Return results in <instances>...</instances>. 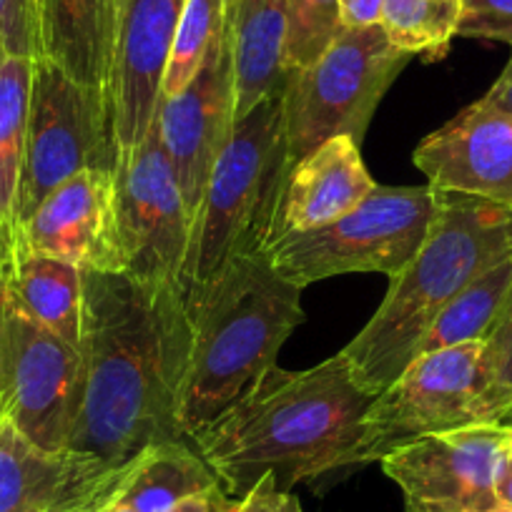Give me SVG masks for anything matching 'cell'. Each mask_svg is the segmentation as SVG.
Here are the masks:
<instances>
[{
	"label": "cell",
	"instance_id": "6da1fadb",
	"mask_svg": "<svg viewBox=\"0 0 512 512\" xmlns=\"http://www.w3.org/2000/svg\"><path fill=\"white\" fill-rule=\"evenodd\" d=\"M81 402L68 450L128 467L179 442L191 317L176 282L83 272Z\"/></svg>",
	"mask_w": 512,
	"mask_h": 512
},
{
	"label": "cell",
	"instance_id": "7a4b0ae2",
	"mask_svg": "<svg viewBox=\"0 0 512 512\" xmlns=\"http://www.w3.org/2000/svg\"><path fill=\"white\" fill-rule=\"evenodd\" d=\"M347 357L309 369L269 367L231 410L189 445L236 500L264 475L279 490L364 465V417L374 402Z\"/></svg>",
	"mask_w": 512,
	"mask_h": 512
},
{
	"label": "cell",
	"instance_id": "3957f363",
	"mask_svg": "<svg viewBox=\"0 0 512 512\" xmlns=\"http://www.w3.org/2000/svg\"><path fill=\"white\" fill-rule=\"evenodd\" d=\"M507 256H512V206L437 191L435 219L420 251L390 279L377 312L342 349L364 390L379 395L390 387L417 357L437 314Z\"/></svg>",
	"mask_w": 512,
	"mask_h": 512
},
{
	"label": "cell",
	"instance_id": "277c9868",
	"mask_svg": "<svg viewBox=\"0 0 512 512\" xmlns=\"http://www.w3.org/2000/svg\"><path fill=\"white\" fill-rule=\"evenodd\" d=\"M186 309L191 354L179 427L189 442L277 364L289 334L304 322V309L302 289L279 277L267 251L236 256Z\"/></svg>",
	"mask_w": 512,
	"mask_h": 512
},
{
	"label": "cell",
	"instance_id": "5b68a950",
	"mask_svg": "<svg viewBox=\"0 0 512 512\" xmlns=\"http://www.w3.org/2000/svg\"><path fill=\"white\" fill-rule=\"evenodd\" d=\"M284 86L236 121L229 144L211 169L179 277L186 304L201 297L236 256L267 249L287 179Z\"/></svg>",
	"mask_w": 512,
	"mask_h": 512
},
{
	"label": "cell",
	"instance_id": "8992f818",
	"mask_svg": "<svg viewBox=\"0 0 512 512\" xmlns=\"http://www.w3.org/2000/svg\"><path fill=\"white\" fill-rule=\"evenodd\" d=\"M410 61V53L392 46L377 23L342 28L317 61L289 71L284 86L287 171L337 136L362 144L379 101Z\"/></svg>",
	"mask_w": 512,
	"mask_h": 512
},
{
	"label": "cell",
	"instance_id": "52a82bcc",
	"mask_svg": "<svg viewBox=\"0 0 512 512\" xmlns=\"http://www.w3.org/2000/svg\"><path fill=\"white\" fill-rule=\"evenodd\" d=\"M437 209V191L425 186H377L357 209L312 231L274 239L267 256L279 277L299 289L342 274L395 277L420 251Z\"/></svg>",
	"mask_w": 512,
	"mask_h": 512
},
{
	"label": "cell",
	"instance_id": "ba28073f",
	"mask_svg": "<svg viewBox=\"0 0 512 512\" xmlns=\"http://www.w3.org/2000/svg\"><path fill=\"white\" fill-rule=\"evenodd\" d=\"M118 156L108 98L48 58H33L16 226L71 176L86 169L116 171Z\"/></svg>",
	"mask_w": 512,
	"mask_h": 512
},
{
	"label": "cell",
	"instance_id": "9c48e42d",
	"mask_svg": "<svg viewBox=\"0 0 512 512\" xmlns=\"http://www.w3.org/2000/svg\"><path fill=\"white\" fill-rule=\"evenodd\" d=\"M485 342H467L412 359L374 397L364 417V465L417 437L475 425Z\"/></svg>",
	"mask_w": 512,
	"mask_h": 512
},
{
	"label": "cell",
	"instance_id": "30bf717a",
	"mask_svg": "<svg viewBox=\"0 0 512 512\" xmlns=\"http://www.w3.org/2000/svg\"><path fill=\"white\" fill-rule=\"evenodd\" d=\"M81 402V349L8 304L0 352V415L33 445L68 452Z\"/></svg>",
	"mask_w": 512,
	"mask_h": 512
},
{
	"label": "cell",
	"instance_id": "8fae6325",
	"mask_svg": "<svg viewBox=\"0 0 512 512\" xmlns=\"http://www.w3.org/2000/svg\"><path fill=\"white\" fill-rule=\"evenodd\" d=\"M116 199L126 272L179 284L194 219L156 118L149 134L118 156Z\"/></svg>",
	"mask_w": 512,
	"mask_h": 512
},
{
	"label": "cell",
	"instance_id": "7c38bea8",
	"mask_svg": "<svg viewBox=\"0 0 512 512\" xmlns=\"http://www.w3.org/2000/svg\"><path fill=\"white\" fill-rule=\"evenodd\" d=\"M507 432L490 422L435 432L395 447L379 465L407 512H487L500 507L495 480Z\"/></svg>",
	"mask_w": 512,
	"mask_h": 512
},
{
	"label": "cell",
	"instance_id": "4fadbf2b",
	"mask_svg": "<svg viewBox=\"0 0 512 512\" xmlns=\"http://www.w3.org/2000/svg\"><path fill=\"white\" fill-rule=\"evenodd\" d=\"M161 139L179 179L186 209L194 219L216 159L236 126V76L229 11L216 41L189 86L161 98L156 108Z\"/></svg>",
	"mask_w": 512,
	"mask_h": 512
},
{
	"label": "cell",
	"instance_id": "5bb4252c",
	"mask_svg": "<svg viewBox=\"0 0 512 512\" xmlns=\"http://www.w3.org/2000/svg\"><path fill=\"white\" fill-rule=\"evenodd\" d=\"M13 241L83 272H126L116 171L86 169L63 181L16 226Z\"/></svg>",
	"mask_w": 512,
	"mask_h": 512
},
{
	"label": "cell",
	"instance_id": "9a60e30c",
	"mask_svg": "<svg viewBox=\"0 0 512 512\" xmlns=\"http://www.w3.org/2000/svg\"><path fill=\"white\" fill-rule=\"evenodd\" d=\"M184 8L186 0H116L108 98L118 154L134 149L154 123Z\"/></svg>",
	"mask_w": 512,
	"mask_h": 512
},
{
	"label": "cell",
	"instance_id": "2e32d148",
	"mask_svg": "<svg viewBox=\"0 0 512 512\" xmlns=\"http://www.w3.org/2000/svg\"><path fill=\"white\" fill-rule=\"evenodd\" d=\"M128 467H108L71 450H43L0 415V512H93Z\"/></svg>",
	"mask_w": 512,
	"mask_h": 512
},
{
	"label": "cell",
	"instance_id": "e0dca14e",
	"mask_svg": "<svg viewBox=\"0 0 512 512\" xmlns=\"http://www.w3.org/2000/svg\"><path fill=\"white\" fill-rule=\"evenodd\" d=\"M415 166L432 189L512 206V116L472 103L417 146Z\"/></svg>",
	"mask_w": 512,
	"mask_h": 512
},
{
	"label": "cell",
	"instance_id": "ac0fdd59",
	"mask_svg": "<svg viewBox=\"0 0 512 512\" xmlns=\"http://www.w3.org/2000/svg\"><path fill=\"white\" fill-rule=\"evenodd\" d=\"M374 189L377 184L352 136L324 141L287 171L269 244L284 234L312 231L342 219Z\"/></svg>",
	"mask_w": 512,
	"mask_h": 512
},
{
	"label": "cell",
	"instance_id": "d6986e66",
	"mask_svg": "<svg viewBox=\"0 0 512 512\" xmlns=\"http://www.w3.org/2000/svg\"><path fill=\"white\" fill-rule=\"evenodd\" d=\"M36 11L41 58L108 98L116 0H36Z\"/></svg>",
	"mask_w": 512,
	"mask_h": 512
},
{
	"label": "cell",
	"instance_id": "ffe728a7",
	"mask_svg": "<svg viewBox=\"0 0 512 512\" xmlns=\"http://www.w3.org/2000/svg\"><path fill=\"white\" fill-rule=\"evenodd\" d=\"M229 26L239 121L287 83L289 0H229Z\"/></svg>",
	"mask_w": 512,
	"mask_h": 512
},
{
	"label": "cell",
	"instance_id": "44dd1931",
	"mask_svg": "<svg viewBox=\"0 0 512 512\" xmlns=\"http://www.w3.org/2000/svg\"><path fill=\"white\" fill-rule=\"evenodd\" d=\"M8 304L73 347H81L83 269L23 249L11 239Z\"/></svg>",
	"mask_w": 512,
	"mask_h": 512
},
{
	"label": "cell",
	"instance_id": "7402d4cb",
	"mask_svg": "<svg viewBox=\"0 0 512 512\" xmlns=\"http://www.w3.org/2000/svg\"><path fill=\"white\" fill-rule=\"evenodd\" d=\"M219 480L186 440L146 450L128 467L111 500L131 512H171L186 497L216 490Z\"/></svg>",
	"mask_w": 512,
	"mask_h": 512
},
{
	"label": "cell",
	"instance_id": "603a6c76",
	"mask_svg": "<svg viewBox=\"0 0 512 512\" xmlns=\"http://www.w3.org/2000/svg\"><path fill=\"white\" fill-rule=\"evenodd\" d=\"M512 292V256L487 269L485 274L467 284L427 329L422 339L420 354L437 352V349L457 347L467 342H485L487 334L495 327L502 307Z\"/></svg>",
	"mask_w": 512,
	"mask_h": 512
},
{
	"label": "cell",
	"instance_id": "cb8c5ba5",
	"mask_svg": "<svg viewBox=\"0 0 512 512\" xmlns=\"http://www.w3.org/2000/svg\"><path fill=\"white\" fill-rule=\"evenodd\" d=\"M33 58L8 56L0 63V231H16V201L26 156Z\"/></svg>",
	"mask_w": 512,
	"mask_h": 512
},
{
	"label": "cell",
	"instance_id": "d4e9b609",
	"mask_svg": "<svg viewBox=\"0 0 512 512\" xmlns=\"http://www.w3.org/2000/svg\"><path fill=\"white\" fill-rule=\"evenodd\" d=\"M379 26L400 51L437 61L457 36L460 0H384Z\"/></svg>",
	"mask_w": 512,
	"mask_h": 512
},
{
	"label": "cell",
	"instance_id": "484cf974",
	"mask_svg": "<svg viewBox=\"0 0 512 512\" xmlns=\"http://www.w3.org/2000/svg\"><path fill=\"white\" fill-rule=\"evenodd\" d=\"M226 11H229V0H186L169 63H166L161 98L176 96L189 86V81L204 63L211 43L224 28Z\"/></svg>",
	"mask_w": 512,
	"mask_h": 512
},
{
	"label": "cell",
	"instance_id": "4316f807",
	"mask_svg": "<svg viewBox=\"0 0 512 512\" xmlns=\"http://www.w3.org/2000/svg\"><path fill=\"white\" fill-rule=\"evenodd\" d=\"M512 415V292L485 339L482 392L475 407L477 422L505 425Z\"/></svg>",
	"mask_w": 512,
	"mask_h": 512
},
{
	"label": "cell",
	"instance_id": "83f0119b",
	"mask_svg": "<svg viewBox=\"0 0 512 512\" xmlns=\"http://www.w3.org/2000/svg\"><path fill=\"white\" fill-rule=\"evenodd\" d=\"M342 31V0H289L284 68L297 71L317 61Z\"/></svg>",
	"mask_w": 512,
	"mask_h": 512
},
{
	"label": "cell",
	"instance_id": "f1b7e54d",
	"mask_svg": "<svg viewBox=\"0 0 512 512\" xmlns=\"http://www.w3.org/2000/svg\"><path fill=\"white\" fill-rule=\"evenodd\" d=\"M0 46L8 56L41 58L36 0H0Z\"/></svg>",
	"mask_w": 512,
	"mask_h": 512
},
{
	"label": "cell",
	"instance_id": "f546056e",
	"mask_svg": "<svg viewBox=\"0 0 512 512\" xmlns=\"http://www.w3.org/2000/svg\"><path fill=\"white\" fill-rule=\"evenodd\" d=\"M457 36L512 46V0H460Z\"/></svg>",
	"mask_w": 512,
	"mask_h": 512
},
{
	"label": "cell",
	"instance_id": "4dcf8cb0",
	"mask_svg": "<svg viewBox=\"0 0 512 512\" xmlns=\"http://www.w3.org/2000/svg\"><path fill=\"white\" fill-rule=\"evenodd\" d=\"M229 512H304L292 490H279L272 475H264L249 492L231 500Z\"/></svg>",
	"mask_w": 512,
	"mask_h": 512
},
{
	"label": "cell",
	"instance_id": "1f68e13d",
	"mask_svg": "<svg viewBox=\"0 0 512 512\" xmlns=\"http://www.w3.org/2000/svg\"><path fill=\"white\" fill-rule=\"evenodd\" d=\"M384 0H342V28L377 26Z\"/></svg>",
	"mask_w": 512,
	"mask_h": 512
},
{
	"label": "cell",
	"instance_id": "d6a6232c",
	"mask_svg": "<svg viewBox=\"0 0 512 512\" xmlns=\"http://www.w3.org/2000/svg\"><path fill=\"white\" fill-rule=\"evenodd\" d=\"M475 103L482 108H490V111L510 113L512 116V56L510 61H507V66L502 68L500 78H497V81L487 88L485 96Z\"/></svg>",
	"mask_w": 512,
	"mask_h": 512
},
{
	"label": "cell",
	"instance_id": "836d02e7",
	"mask_svg": "<svg viewBox=\"0 0 512 512\" xmlns=\"http://www.w3.org/2000/svg\"><path fill=\"white\" fill-rule=\"evenodd\" d=\"M229 505H231V497L226 495L221 487H216V490L186 497V500L179 502L171 512H229Z\"/></svg>",
	"mask_w": 512,
	"mask_h": 512
},
{
	"label": "cell",
	"instance_id": "e575fe53",
	"mask_svg": "<svg viewBox=\"0 0 512 512\" xmlns=\"http://www.w3.org/2000/svg\"><path fill=\"white\" fill-rule=\"evenodd\" d=\"M510 432H507L505 447H502V457L500 465H497V480H495V492H497V502L502 507H512V425Z\"/></svg>",
	"mask_w": 512,
	"mask_h": 512
},
{
	"label": "cell",
	"instance_id": "d590c367",
	"mask_svg": "<svg viewBox=\"0 0 512 512\" xmlns=\"http://www.w3.org/2000/svg\"><path fill=\"white\" fill-rule=\"evenodd\" d=\"M13 234L0 231V352H3V337H6L8 317V259H11Z\"/></svg>",
	"mask_w": 512,
	"mask_h": 512
},
{
	"label": "cell",
	"instance_id": "8d00e7d4",
	"mask_svg": "<svg viewBox=\"0 0 512 512\" xmlns=\"http://www.w3.org/2000/svg\"><path fill=\"white\" fill-rule=\"evenodd\" d=\"M487 512H512V507H492V510H487Z\"/></svg>",
	"mask_w": 512,
	"mask_h": 512
},
{
	"label": "cell",
	"instance_id": "74e56055",
	"mask_svg": "<svg viewBox=\"0 0 512 512\" xmlns=\"http://www.w3.org/2000/svg\"><path fill=\"white\" fill-rule=\"evenodd\" d=\"M6 58H8V53H6V48H3V46H0V63H3V61H6Z\"/></svg>",
	"mask_w": 512,
	"mask_h": 512
},
{
	"label": "cell",
	"instance_id": "f35d334b",
	"mask_svg": "<svg viewBox=\"0 0 512 512\" xmlns=\"http://www.w3.org/2000/svg\"><path fill=\"white\" fill-rule=\"evenodd\" d=\"M505 425H512V415H510V420H507V422H505Z\"/></svg>",
	"mask_w": 512,
	"mask_h": 512
},
{
	"label": "cell",
	"instance_id": "ab89813d",
	"mask_svg": "<svg viewBox=\"0 0 512 512\" xmlns=\"http://www.w3.org/2000/svg\"><path fill=\"white\" fill-rule=\"evenodd\" d=\"M96 510H98V507H96ZM96 510H93V512H96Z\"/></svg>",
	"mask_w": 512,
	"mask_h": 512
}]
</instances>
